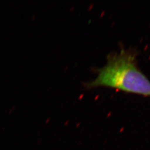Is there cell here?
Masks as SVG:
<instances>
[{"instance_id": "1", "label": "cell", "mask_w": 150, "mask_h": 150, "mask_svg": "<svg viewBox=\"0 0 150 150\" xmlns=\"http://www.w3.org/2000/svg\"><path fill=\"white\" fill-rule=\"evenodd\" d=\"M96 71V77L84 83L87 89L105 87L150 97V80L139 69L134 50L122 48L108 54L106 64Z\"/></svg>"}, {"instance_id": "2", "label": "cell", "mask_w": 150, "mask_h": 150, "mask_svg": "<svg viewBox=\"0 0 150 150\" xmlns=\"http://www.w3.org/2000/svg\"><path fill=\"white\" fill-rule=\"evenodd\" d=\"M36 17V15L35 14V13H33L32 15V20H34L35 19Z\"/></svg>"}]
</instances>
